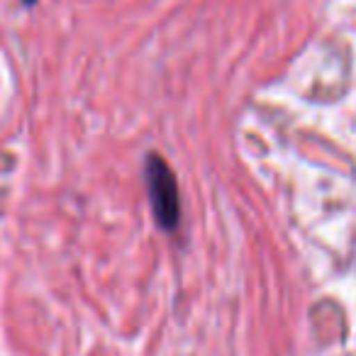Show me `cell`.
Instances as JSON below:
<instances>
[{
  "mask_svg": "<svg viewBox=\"0 0 356 356\" xmlns=\"http://www.w3.org/2000/svg\"><path fill=\"white\" fill-rule=\"evenodd\" d=\"M144 184H147L149 203L156 225L163 232H173L181 222V195H178L176 173L156 152H149L144 159Z\"/></svg>",
  "mask_w": 356,
  "mask_h": 356,
  "instance_id": "6da1fadb",
  "label": "cell"
},
{
  "mask_svg": "<svg viewBox=\"0 0 356 356\" xmlns=\"http://www.w3.org/2000/svg\"><path fill=\"white\" fill-rule=\"evenodd\" d=\"M22 3H25V6H35L37 0H22Z\"/></svg>",
  "mask_w": 356,
  "mask_h": 356,
  "instance_id": "7a4b0ae2",
  "label": "cell"
}]
</instances>
